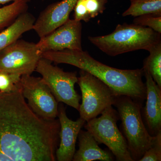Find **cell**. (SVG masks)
Returning a JSON list of instances; mask_svg holds the SVG:
<instances>
[{
  "label": "cell",
  "instance_id": "obj_1",
  "mask_svg": "<svg viewBox=\"0 0 161 161\" xmlns=\"http://www.w3.org/2000/svg\"><path fill=\"white\" fill-rule=\"evenodd\" d=\"M60 129L59 119L35 113L21 90L0 92V161H56Z\"/></svg>",
  "mask_w": 161,
  "mask_h": 161
},
{
  "label": "cell",
  "instance_id": "obj_2",
  "mask_svg": "<svg viewBox=\"0 0 161 161\" xmlns=\"http://www.w3.org/2000/svg\"><path fill=\"white\" fill-rule=\"evenodd\" d=\"M41 57L56 64H70L90 73L106 84L115 96L125 95L142 104L146 99L147 88L143 81V68H114L95 60L82 50L46 52Z\"/></svg>",
  "mask_w": 161,
  "mask_h": 161
},
{
  "label": "cell",
  "instance_id": "obj_3",
  "mask_svg": "<svg viewBox=\"0 0 161 161\" xmlns=\"http://www.w3.org/2000/svg\"><path fill=\"white\" fill-rule=\"evenodd\" d=\"M90 42L108 56L115 57L138 50L150 51L161 43V33L136 24H118L110 34L89 36Z\"/></svg>",
  "mask_w": 161,
  "mask_h": 161
},
{
  "label": "cell",
  "instance_id": "obj_4",
  "mask_svg": "<svg viewBox=\"0 0 161 161\" xmlns=\"http://www.w3.org/2000/svg\"><path fill=\"white\" fill-rule=\"evenodd\" d=\"M121 121L122 133L133 161H139L153 142L144 125L141 110L142 104L125 95L115 96L113 105Z\"/></svg>",
  "mask_w": 161,
  "mask_h": 161
},
{
  "label": "cell",
  "instance_id": "obj_5",
  "mask_svg": "<svg viewBox=\"0 0 161 161\" xmlns=\"http://www.w3.org/2000/svg\"><path fill=\"white\" fill-rule=\"evenodd\" d=\"M86 122L85 129L93 135L98 144H104L117 161H133L125 139L117 127L119 117L117 110L108 107L100 114Z\"/></svg>",
  "mask_w": 161,
  "mask_h": 161
},
{
  "label": "cell",
  "instance_id": "obj_6",
  "mask_svg": "<svg viewBox=\"0 0 161 161\" xmlns=\"http://www.w3.org/2000/svg\"><path fill=\"white\" fill-rule=\"evenodd\" d=\"M77 83L81 92L79 111L86 121L100 115L108 107L112 106L115 95L112 90L98 78L80 69Z\"/></svg>",
  "mask_w": 161,
  "mask_h": 161
},
{
  "label": "cell",
  "instance_id": "obj_7",
  "mask_svg": "<svg viewBox=\"0 0 161 161\" xmlns=\"http://www.w3.org/2000/svg\"><path fill=\"white\" fill-rule=\"evenodd\" d=\"M52 62L41 58L35 71L42 76L58 103L66 104L78 111L81 97L75 89V84L78 80L77 73L64 72L60 68L53 65Z\"/></svg>",
  "mask_w": 161,
  "mask_h": 161
},
{
  "label": "cell",
  "instance_id": "obj_8",
  "mask_svg": "<svg viewBox=\"0 0 161 161\" xmlns=\"http://www.w3.org/2000/svg\"><path fill=\"white\" fill-rule=\"evenodd\" d=\"M41 58L36 43L19 39L0 51V72L31 75Z\"/></svg>",
  "mask_w": 161,
  "mask_h": 161
},
{
  "label": "cell",
  "instance_id": "obj_9",
  "mask_svg": "<svg viewBox=\"0 0 161 161\" xmlns=\"http://www.w3.org/2000/svg\"><path fill=\"white\" fill-rule=\"evenodd\" d=\"M21 92L28 105L39 117L47 120L58 117V102L42 78L21 76Z\"/></svg>",
  "mask_w": 161,
  "mask_h": 161
},
{
  "label": "cell",
  "instance_id": "obj_10",
  "mask_svg": "<svg viewBox=\"0 0 161 161\" xmlns=\"http://www.w3.org/2000/svg\"><path fill=\"white\" fill-rule=\"evenodd\" d=\"M81 31L80 21L69 19L50 33L40 38L36 43L37 47L41 55L48 51L81 50Z\"/></svg>",
  "mask_w": 161,
  "mask_h": 161
},
{
  "label": "cell",
  "instance_id": "obj_11",
  "mask_svg": "<svg viewBox=\"0 0 161 161\" xmlns=\"http://www.w3.org/2000/svg\"><path fill=\"white\" fill-rule=\"evenodd\" d=\"M58 117L60 121V142L56 151V159L58 161H72L75 153L78 134L86 121L80 117L76 121L69 119L62 103L58 104Z\"/></svg>",
  "mask_w": 161,
  "mask_h": 161
},
{
  "label": "cell",
  "instance_id": "obj_12",
  "mask_svg": "<svg viewBox=\"0 0 161 161\" xmlns=\"http://www.w3.org/2000/svg\"><path fill=\"white\" fill-rule=\"evenodd\" d=\"M78 0H62L45 8L36 20L33 30L40 38L50 33L69 19Z\"/></svg>",
  "mask_w": 161,
  "mask_h": 161
},
{
  "label": "cell",
  "instance_id": "obj_13",
  "mask_svg": "<svg viewBox=\"0 0 161 161\" xmlns=\"http://www.w3.org/2000/svg\"><path fill=\"white\" fill-rule=\"evenodd\" d=\"M143 70L146 80L147 101L141 112L147 131L151 136H154L161 132V88L147 71Z\"/></svg>",
  "mask_w": 161,
  "mask_h": 161
},
{
  "label": "cell",
  "instance_id": "obj_14",
  "mask_svg": "<svg viewBox=\"0 0 161 161\" xmlns=\"http://www.w3.org/2000/svg\"><path fill=\"white\" fill-rule=\"evenodd\" d=\"M79 149L75 152L73 161H114L110 152L98 146L93 135L88 131L80 130L78 134Z\"/></svg>",
  "mask_w": 161,
  "mask_h": 161
},
{
  "label": "cell",
  "instance_id": "obj_15",
  "mask_svg": "<svg viewBox=\"0 0 161 161\" xmlns=\"http://www.w3.org/2000/svg\"><path fill=\"white\" fill-rule=\"evenodd\" d=\"M36 20L32 14L27 12L19 15L0 33V51L19 40L24 33L33 30Z\"/></svg>",
  "mask_w": 161,
  "mask_h": 161
},
{
  "label": "cell",
  "instance_id": "obj_16",
  "mask_svg": "<svg viewBox=\"0 0 161 161\" xmlns=\"http://www.w3.org/2000/svg\"><path fill=\"white\" fill-rule=\"evenodd\" d=\"M129 8L122 14L124 17H137L146 14L161 16V0H130Z\"/></svg>",
  "mask_w": 161,
  "mask_h": 161
},
{
  "label": "cell",
  "instance_id": "obj_17",
  "mask_svg": "<svg viewBox=\"0 0 161 161\" xmlns=\"http://www.w3.org/2000/svg\"><path fill=\"white\" fill-rule=\"evenodd\" d=\"M144 60L143 69L147 71L156 83L161 88V43L150 50Z\"/></svg>",
  "mask_w": 161,
  "mask_h": 161
},
{
  "label": "cell",
  "instance_id": "obj_18",
  "mask_svg": "<svg viewBox=\"0 0 161 161\" xmlns=\"http://www.w3.org/2000/svg\"><path fill=\"white\" fill-rule=\"evenodd\" d=\"M30 0H18L0 8V29L10 25L20 14L27 11Z\"/></svg>",
  "mask_w": 161,
  "mask_h": 161
},
{
  "label": "cell",
  "instance_id": "obj_19",
  "mask_svg": "<svg viewBox=\"0 0 161 161\" xmlns=\"http://www.w3.org/2000/svg\"><path fill=\"white\" fill-rule=\"evenodd\" d=\"M21 75L0 72V92L10 93L21 90Z\"/></svg>",
  "mask_w": 161,
  "mask_h": 161
},
{
  "label": "cell",
  "instance_id": "obj_20",
  "mask_svg": "<svg viewBox=\"0 0 161 161\" xmlns=\"http://www.w3.org/2000/svg\"><path fill=\"white\" fill-rule=\"evenodd\" d=\"M133 23L144 27H149L161 34V16L146 14L136 17Z\"/></svg>",
  "mask_w": 161,
  "mask_h": 161
},
{
  "label": "cell",
  "instance_id": "obj_21",
  "mask_svg": "<svg viewBox=\"0 0 161 161\" xmlns=\"http://www.w3.org/2000/svg\"><path fill=\"white\" fill-rule=\"evenodd\" d=\"M161 161V132L154 136L151 147L146 151L139 161Z\"/></svg>",
  "mask_w": 161,
  "mask_h": 161
},
{
  "label": "cell",
  "instance_id": "obj_22",
  "mask_svg": "<svg viewBox=\"0 0 161 161\" xmlns=\"http://www.w3.org/2000/svg\"><path fill=\"white\" fill-rule=\"evenodd\" d=\"M107 2L108 0H85L86 7L91 19L103 12Z\"/></svg>",
  "mask_w": 161,
  "mask_h": 161
},
{
  "label": "cell",
  "instance_id": "obj_23",
  "mask_svg": "<svg viewBox=\"0 0 161 161\" xmlns=\"http://www.w3.org/2000/svg\"><path fill=\"white\" fill-rule=\"evenodd\" d=\"M74 19L77 21H83L87 23L91 19L87 11L85 0H78L74 7Z\"/></svg>",
  "mask_w": 161,
  "mask_h": 161
},
{
  "label": "cell",
  "instance_id": "obj_24",
  "mask_svg": "<svg viewBox=\"0 0 161 161\" xmlns=\"http://www.w3.org/2000/svg\"><path fill=\"white\" fill-rule=\"evenodd\" d=\"M18 0H0V5H3V4H6V3H9L10 2H15Z\"/></svg>",
  "mask_w": 161,
  "mask_h": 161
}]
</instances>
